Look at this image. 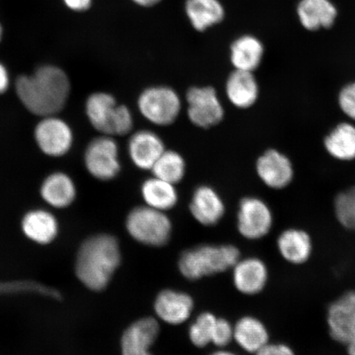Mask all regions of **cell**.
<instances>
[{"label":"cell","mask_w":355,"mask_h":355,"mask_svg":"<svg viewBox=\"0 0 355 355\" xmlns=\"http://www.w3.org/2000/svg\"><path fill=\"white\" fill-rule=\"evenodd\" d=\"M272 225V212L263 200L255 197L241 200L237 215V227L243 238L259 241L270 232Z\"/></svg>","instance_id":"cell-9"},{"label":"cell","mask_w":355,"mask_h":355,"mask_svg":"<svg viewBox=\"0 0 355 355\" xmlns=\"http://www.w3.org/2000/svg\"><path fill=\"white\" fill-rule=\"evenodd\" d=\"M140 193L144 205L164 212L173 209L179 202L176 185L153 175L141 183Z\"/></svg>","instance_id":"cell-25"},{"label":"cell","mask_w":355,"mask_h":355,"mask_svg":"<svg viewBox=\"0 0 355 355\" xmlns=\"http://www.w3.org/2000/svg\"><path fill=\"white\" fill-rule=\"evenodd\" d=\"M347 355H355V336L345 345Z\"/></svg>","instance_id":"cell-37"},{"label":"cell","mask_w":355,"mask_h":355,"mask_svg":"<svg viewBox=\"0 0 355 355\" xmlns=\"http://www.w3.org/2000/svg\"><path fill=\"white\" fill-rule=\"evenodd\" d=\"M210 355H237L232 352H226V350H220V352H216Z\"/></svg>","instance_id":"cell-38"},{"label":"cell","mask_w":355,"mask_h":355,"mask_svg":"<svg viewBox=\"0 0 355 355\" xmlns=\"http://www.w3.org/2000/svg\"><path fill=\"white\" fill-rule=\"evenodd\" d=\"M184 12L190 25L198 33L221 24L225 17L220 0H186Z\"/></svg>","instance_id":"cell-21"},{"label":"cell","mask_w":355,"mask_h":355,"mask_svg":"<svg viewBox=\"0 0 355 355\" xmlns=\"http://www.w3.org/2000/svg\"><path fill=\"white\" fill-rule=\"evenodd\" d=\"M166 145L157 132L150 130L133 132L128 137L127 152L132 165L141 171H150Z\"/></svg>","instance_id":"cell-11"},{"label":"cell","mask_w":355,"mask_h":355,"mask_svg":"<svg viewBox=\"0 0 355 355\" xmlns=\"http://www.w3.org/2000/svg\"><path fill=\"white\" fill-rule=\"evenodd\" d=\"M136 6L143 8H152L157 6L162 0H131Z\"/></svg>","instance_id":"cell-36"},{"label":"cell","mask_w":355,"mask_h":355,"mask_svg":"<svg viewBox=\"0 0 355 355\" xmlns=\"http://www.w3.org/2000/svg\"><path fill=\"white\" fill-rule=\"evenodd\" d=\"M327 152L333 157L349 161L355 158V128L349 123H341L325 140Z\"/></svg>","instance_id":"cell-28"},{"label":"cell","mask_w":355,"mask_h":355,"mask_svg":"<svg viewBox=\"0 0 355 355\" xmlns=\"http://www.w3.org/2000/svg\"><path fill=\"white\" fill-rule=\"evenodd\" d=\"M15 90L24 107L43 118L57 115L65 107L71 83L68 74L60 67L44 64L32 74L17 78Z\"/></svg>","instance_id":"cell-1"},{"label":"cell","mask_w":355,"mask_h":355,"mask_svg":"<svg viewBox=\"0 0 355 355\" xmlns=\"http://www.w3.org/2000/svg\"><path fill=\"white\" fill-rule=\"evenodd\" d=\"M264 55V46L260 40L250 34L234 39L230 46V60L234 69L254 73Z\"/></svg>","instance_id":"cell-20"},{"label":"cell","mask_w":355,"mask_h":355,"mask_svg":"<svg viewBox=\"0 0 355 355\" xmlns=\"http://www.w3.org/2000/svg\"><path fill=\"white\" fill-rule=\"evenodd\" d=\"M121 263L117 239L110 234H96L86 239L80 247L75 270L84 286L101 291L108 286Z\"/></svg>","instance_id":"cell-2"},{"label":"cell","mask_w":355,"mask_h":355,"mask_svg":"<svg viewBox=\"0 0 355 355\" xmlns=\"http://www.w3.org/2000/svg\"><path fill=\"white\" fill-rule=\"evenodd\" d=\"M127 232L137 242L150 247H162L170 241L172 222L166 212L141 205L128 213Z\"/></svg>","instance_id":"cell-5"},{"label":"cell","mask_w":355,"mask_h":355,"mask_svg":"<svg viewBox=\"0 0 355 355\" xmlns=\"http://www.w3.org/2000/svg\"><path fill=\"white\" fill-rule=\"evenodd\" d=\"M159 332V322L153 318H141L133 322L123 334L122 355H153L150 348Z\"/></svg>","instance_id":"cell-15"},{"label":"cell","mask_w":355,"mask_h":355,"mask_svg":"<svg viewBox=\"0 0 355 355\" xmlns=\"http://www.w3.org/2000/svg\"><path fill=\"white\" fill-rule=\"evenodd\" d=\"M41 196L49 205L55 208H65L74 202L77 188L74 181L64 172H54L42 182Z\"/></svg>","instance_id":"cell-23"},{"label":"cell","mask_w":355,"mask_h":355,"mask_svg":"<svg viewBox=\"0 0 355 355\" xmlns=\"http://www.w3.org/2000/svg\"><path fill=\"white\" fill-rule=\"evenodd\" d=\"M21 228L26 237L38 243L46 244L56 237L59 226L51 212L37 209L26 213L21 221Z\"/></svg>","instance_id":"cell-26"},{"label":"cell","mask_w":355,"mask_h":355,"mask_svg":"<svg viewBox=\"0 0 355 355\" xmlns=\"http://www.w3.org/2000/svg\"><path fill=\"white\" fill-rule=\"evenodd\" d=\"M241 252L233 245H201L182 254L180 272L190 281L224 272L238 263Z\"/></svg>","instance_id":"cell-3"},{"label":"cell","mask_w":355,"mask_h":355,"mask_svg":"<svg viewBox=\"0 0 355 355\" xmlns=\"http://www.w3.org/2000/svg\"><path fill=\"white\" fill-rule=\"evenodd\" d=\"M255 355H297V354L290 345L283 343H272L270 341Z\"/></svg>","instance_id":"cell-33"},{"label":"cell","mask_w":355,"mask_h":355,"mask_svg":"<svg viewBox=\"0 0 355 355\" xmlns=\"http://www.w3.org/2000/svg\"><path fill=\"white\" fill-rule=\"evenodd\" d=\"M137 107L141 116L153 125L167 127L179 119L183 101L174 88L152 86L140 93Z\"/></svg>","instance_id":"cell-4"},{"label":"cell","mask_w":355,"mask_h":355,"mask_svg":"<svg viewBox=\"0 0 355 355\" xmlns=\"http://www.w3.org/2000/svg\"><path fill=\"white\" fill-rule=\"evenodd\" d=\"M217 318L211 313L200 314L196 321L190 326L189 336L191 343L196 347H205L211 343L213 331Z\"/></svg>","instance_id":"cell-29"},{"label":"cell","mask_w":355,"mask_h":355,"mask_svg":"<svg viewBox=\"0 0 355 355\" xmlns=\"http://www.w3.org/2000/svg\"><path fill=\"white\" fill-rule=\"evenodd\" d=\"M193 218L204 226H212L223 218L225 205L218 192L211 186L201 185L194 190L189 204Z\"/></svg>","instance_id":"cell-16"},{"label":"cell","mask_w":355,"mask_h":355,"mask_svg":"<svg viewBox=\"0 0 355 355\" xmlns=\"http://www.w3.org/2000/svg\"><path fill=\"white\" fill-rule=\"evenodd\" d=\"M192 297L184 292L164 290L154 303V310L162 321L170 325H180L187 321L193 309Z\"/></svg>","instance_id":"cell-17"},{"label":"cell","mask_w":355,"mask_h":355,"mask_svg":"<svg viewBox=\"0 0 355 355\" xmlns=\"http://www.w3.org/2000/svg\"><path fill=\"white\" fill-rule=\"evenodd\" d=\"M270 332L265 323L254 316H244L234 326V340L248 353L256 354L270 343Z\"/></svg>","instance_id":"cell-24"},{"label":"cell","mask_w":355,"mask_h":355,"mask_svg":"<svg viewBox=\"0 0 355 355\" xmlns=\"http://www.w3.org/2000/svg\"><path fill=\"white\" fill-rule=\"evenodd\" d=\"M187 171L185 159L177 150L166 149L154 164L152 174L155 177L177 185L184 179Z\"/></svg>","instance_id":"cell-27"},{"label":"cell","mask_w":355,"mask_h":355,"mask_svg":"<svg viewBox=\"0 0 355 355\" xmlns=\"http://www.w3.org/2000/svg\"><path fill=\"white\" fill-rule=\"evenodd\" d=\"M62 2L69 10L78 13L86 12L93 6V0H62Z\"/></svg>","instance_id":"cell-34"},{"label":"cell","mask_w":355,"mask_h":355,"mask_svg":"<svg viewBox=\"0 0 355 355\" xmlns=\"http://www.w3.org/2000/svg\"><path fill=\"white\" fill-rule=\"evenodd\" d=\"M234 340V327L223 318H217L213 331L211 343L217 347H225Z\"/></svg>","instance_id":"cell-31"},{"label":"cell","mask_w":355,"mask_h":355,"mask_svg":"<svg viewBox=\"0 0 355 355\" xmlns=\"http://www.w3.org/2000/svg\"><path fill=\"white\" fill-rule=\"evenodd\" d=\"M269 281V269L265 261L251 257L239 259L233 266V282L241 294L254 296L265 290Z\"/></svg>","instance_id":"cell-13"},{"label":"cell","mask_w":355,"mask_h":355,"mask_svg":"<svg viewBox=\"0 0 355 355\" xmlns=\"http://www.w3.org/2000/svg\"><path fill=\"white\" fill-rule=\"evenodd\" d=\"M326 323L331 339L345 345L355 336V290L345 291L328 305Z\"/></svg>","instance_id":"cell-10"},{"label":"cell","mask_w":355,"mask_h":355,"mask_svg":"<svg viewBox=\"0 0 355 355\" xmlns=\"http://www.w3.org/2000/svg\"><path fill=\"white\" fill-rule=\"evenodd\" d=\"M278 254L288 264L303 266L313 254L314 243L308 232L300 228H288L278 235Z\"/></svg>","instance_id":"cell-14"},{"label":"cell","mask_w":355,"mask_h":355,"mask_svg":"<svg viewBox=\"0 0 355 355\" xmlns=\"http://www.w3.org/2000/svg\"><path fill=\"white\" fill-rule=\"evenodd\" d=\"M335 214L337 220L344 228L355 232V188L337 196Z\"/></svg>","instance_id":"cell-30"},{"label":"cell","mask_w":355,"mask_h":355,"mask_svg":"<svg viewBox=\"0 0 355 355\" xmlns=\"http://www.w3.org/2000/svg\"><path fill=\"white\" fill-rule=\"evenodd\" d=\"M339 104L345 114L355 119V83L349 84L340 92Z\"/></svg>","instance_id":"cell-32"},{"label":"cell","mask_w":355,"mask_h":355,"mask_svg":"<svg viewBox=\"0 0 355 355\" xmlns=\"http://www.w3.org/2000/svg\"><path fill=\"white\" fill-rule=\"evenodd\" d=\"M257 175L269 188H285L293 178V168L288 159L276 150H266L257 159Z\"/></svg>","instance_id":"cell-18"},{"label":"cell","mask_w":355,"mask_h":355,"mask_svg":"<svg viewBox=\"0 0 355 355\" xmlns=\"http://www.w3.org/2000/svg\"><path fill=\"white\" fill-rule=\"evenodd\" d=\"M185 101L189 121L199 128L208 130L218 125L225 118L224 105L214 87H190Z\"/></svg>","instance_id":"cell-7"},{"label":"cell","mask_w":355,"mask_h":355,"mask_svg":"<svg viewBox=\"0 0 355 355\" xmlns=\"http://www.w3.org/2000/svg\"><path fill=\"white\" fill-rule=\"evenodd\" d=\"M119 146L115 137L101 135L93 139L84 153V165L89 174L100 181H110L121 171Z\"/></svg>","instance_id":"cell-6"},{"label":"cell","mask_w":355,"mask_h":355,"mask_svg":"<svg viewBox=\"0 0 355 355\" xmlns=\"http://www.w3.org/2000/svg\"><path fill=\"white\" fill-rule=\"evenodd\" d=\"M119 104L110 93L96 92L87 97L85 112L92 127L102 135L114 137Z\"/></svg>","instance_id":"cell-12"},{"label":"cell","mask_w":355,"mask_h":355,"mask_svg":"<svg viewBox=\"0 0 355 355\" xmlns=\"http://www.w3.org/2000/svg\"><path fill=\"white\" fill-rule=\"evenodd\" d=\"M225 92L230 103L241 110L254 105L259 95V87L252 72L234 69L226 78Z\"/></svg>","instance_id":"cell-19"},{"label":"cell","mask_w":355,"mask_h":355,"mask_svg":"<svg viewBox=\"0 0 355 355\" xmlns=\"http://www.w3.org/2000/svg\"><path fill=\"white\" fill-rule=\"evenodd\" d=\"M41 119L34 130L35 144L42 153L48 157H64L73 145L72 128L57 115Z\"/></svg>","instance_id":"cell-8"},{"label":"cell","mask_w":355,"mask_h":355,"mask_svg":"<svg viewBox=\"0 0 355 355\" xmlns=\"http://www.w3.org/2000/svg\"><path fill=\"white\" fill-rule=\"evenodd\" d=\"M3 34H4L3 26L1 24V21H0V43H1V42H2L3 37Z\"/></svg>","instance_id":"cell-39"},{"label":"cell","mask_w":355,"mask_h":355,"mask_svg":"<svg viewBox=\"0 0 355 355\" xmlns=\"http://www.w3.org/2000/svg\"><path fill=\"white\" fill-rule=\"evenodd\" d=\"M10 86V76L6 66L0 62V95L8 91Z\"/></svg>","instance_id":"cell-35"},{"label":"cell","mask_w":355,"mask_h":355,"mask_svg":"<svg viewBox=\"0 0 355 355\" xmlns=\"http://www.w3.org/2000/svg\"><path fill=\"white\" fill-rule=\"evenodd\" d=\"M297 15L301 25L314 32L331 28L336 19L337 10L331 0H300Z\"/></svg>","instance_id":"cell-22"}]
</instances>
